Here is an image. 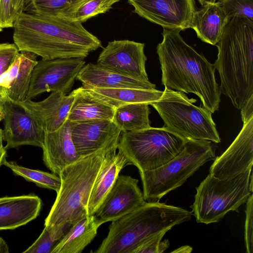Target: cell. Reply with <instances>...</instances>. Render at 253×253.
<instances>
[{
	"instance_id": "obj_21",
	"label": "cell",
	"mask_w": 253,
	"mask_h": 253,
	"mask_svg": "<svg viewBox=\"0 0 253 253\" xmlns=\"http://www.w3.org/2000/svg\"><path fill=\"white\" fill-rule=\"evenodd\" d=\"M76 80L82 83L84 88L156 89V85L150 81H139L91 63L84 65Z\"/></svg>"
},
{
	"instance_id": "obj_8",
	"label": "cell",
	"mask_w": 253,
	"mask_h": 253,
	"mask_svg": "<svg viewBox=\"0 0 253 253\" xmlns=\"http://www.w3.org/2000/svg\"><path fill=\"white\" fill-rule=\"evenodd\" d=\"M196 102L183 92L165 87L161 98L149 105L158 112L165 126L180 137L220 142L212 113L203 106L194 105Z\"/></svg>"
},
{
	"instance_id": "obj_29",
	"label": "cell",
	"mask_w": 253,
	"mask_h": 253,
	"mask_svg": "<svg viewBox=\"0 0 253 253\" xmlns=\"http://www.w3.org/2000/svg\"><path fill=\"white\" fill-rule=\"evenodd\" d=\"M3 165L9 168L15 175L33 182L39 187L52 190L56 193L60 189V178L56 174L27 168L19 165L16 162L7 161L6 159Z\"/></svg>"
},
{
	"instance_id": "obj_19",
	"label": "cell",
	"mask_w": 253,
	"mask_h": 253,
	"mask_svg": "<svg viewBox=\"0 0 253 253\" xmlns=\"http://www.w3.org/2000/svg\"><path fill=\"white\" fill-rule=\"evenodd\" d=\"M42 206L34 194L0 197V230H13L36 218Z\"/></svg>"
},
{
	"instance_id": "obj_41",
	"label": "cell",
	"mask_w": 253,
	"mask_h": 253,
	"mask_svg": "<svg viewBox=\"0 0 253 253\" xmlns=\"http://www.w3.org/2000/svg\"><path fill=\"white\" fill-rule=\"evenodd\" d=\"M202 5L207 3H214L216 0H198Z\"/></svg>"
},
{
	"instance_id": "obj_42",
	"label": "cell",
	"mask_w": 253,
	"mask_h": 253,
	"mask_svg": "<svg viewBox=\"0 0 253 253\" xmlns=\"http://www.w3.org/2000/svg\"><path fill=\"white\" fill-rule=\"evenodd\" d=\"M0 111L3 112V100L1 98V97L0 96Z\"/></svg>"
},
{
	"instance_id": "obj_40",
	"label": "cell",
	"mask_w": 253,
	"mask_h": 253,
	"mask_svg": "<svg viewBox=\"0 0 253 253\" xmlns=\"http://www.w3.org/2000/svg\"><path fill=\"white\" fill-rule=\"evenodd\" d=\"M192 251V248L189 246H184L180 247L178 249H176L174 251L171 252V253H190Z\"/></svg>"
},
{
	"instance_id": "obj_36",
	"label": "cell",
	"mask_w": 253,
	"mask_h": 253,
	"mask_svg": "<svg viewBox=\"0 0 253 253\" xmlns=\"http://www.w3.org/2000/svg\"><path fill=\"white\" fill-rule=\"evenodd\" d=\"M19 52L14 43H0V76L12 65Z\"/></svg>"
},
{
	"instance_id": "obj_34",
	"label": "cell",
	"mask_w": 253,
	"mask_h": 253,
	"mask_svg": "<svg viewBox=\"0 0 253 253\" xmlns=\"http://www.w3.org/2000/svg\"><path fill=\"white\" fill-rule=\"evenodd\" d=\"M166 232L158 234L137 247L132 253H162L169 247L168 239L161 241Z\"/></svg>"
},
{
	"instance_id": "obj_16",
	"label": "cell",
	"mask_w": 253,
	"mask_h": 253,
	"mask_svg": "<svg viewBox=\"0 0 253 253\" xmlns=\"http://www.w3.org/2000/svg\"><path fill=\"white\" fill-rule=\"evenodd\" d=\"M253 165V118L244 123L236 138L220 156L216 157L210 173L219 179L236 176Z\"/></svg>"
},
{
	"instance_id": "obj_24",
	"label": "cell",
	"mask_w": 253,
	"mask_h": 253,
	"mask_svg": "<svg viewBox=\"0 0 253 253\" xmlns=\"http://www.w3.org/2000/svg\"><path fill=\"white\" fill-rule=\"evenodd\" d=\"M72 92L73 101L66 120L71 123L112 120L115 109L93 98L82 86Z\"/></svg>"
},
{
	"instance_id": "obj_7",
	"label": "cell",
	"mask_w": 253,
	"mask_h": 253,
	"mask_svg": "<svg viewBox=\"0 0 253 253\" xmlns=\"http://www.w3.org/2000/svg\"><path fill=\"white\" fill-rule=\"evenodd\" d=\"M252 167L226 179L209 174L196 187L194 201L190 206L197 222H217L229 211H237L253 191L250 185Z\"/></svg>"
},
{
	"instance_id": "obj_32",
	"label": "cell",
	"mask_w": 253,
	"mask_h": 253,
	"mask_svg": "<svg viewBox=\"0 0 253 253\" xmlns=\"http://www.w3.org/2000/svg\"><path fill=\"white\" fill-rule=\"evenodd\" d=\"M26 0H0V26L13 28L15 21L24 11Z\"/></svg>"
},
{
	"instance_id": "obj_45",
	"label": "cell",
	"mask_w": 253,
	"mask_h": 253,
	"mask_svg": "<svg viewBox=\"0 0 253 253\" xmlns=\"http://www.w3.org/2000/svg\"><path fill=\"white\" fill-rule=\"evenodd\" d=\"M2 31V29L0 26V32H1Z\"/></svg>"
},
{
	"instance_id": "obj_35",
	"label": "cell",
	"mask_w": 253,
	"mask_h": 253,
	"mask_svg": "<svg viewBox=\"0 0 253 253\" xmlns=\"http://www.w3.org/2000/svg\"><path fill=\"white\" fill-rule=\"evenodd\" d=\"M245 225V243L247 253H253V195L251 194L246 202Z\"/></svg>"
},
{
	"instance_id": "obj_2",
	"label": "cell",
	"mask_w": 253,
	"mask_h": 253,
	"mask_svg": "<svg viewBox=\"0 0 253 253\" xmlns=\"http://www.w3.org/2000/svg\"><path fill=\"white\" fill-rule=\"evenodd\" d=\"M180 32L163 28V41L157 46L162 83L167 88L195 94L203 107L213 113L218 110L221 95L213 64L188 45Z\"/></svg>"
},
{
	"instance_id": "obj_31",
	"label": "cell",
	"mask_w": 253,
	"mask_h": 253,
	"mask_svg": "<svg viewBox=\"0 0 253 253\" xmlns=\"http://www.w3.org/2000/svg\"><path fill=\"white\" fill-rule=\"evenodd\" d=\"M75 0H26L23 12L58 16L60 12Z\"/></svg>"
},
{
	"instance_id": "obj_18",
	"label": "cell",
	"mask_w": 253,
	"mask_h": 253,
	"mask_svg": "<svg viewBox=\"0 0 253 253\" xmlns=\"http://www.w3.org/2000/svg\"><path fill=\"white\" fill-rule=\"evenodd\" d=\"M73 101L69 95L52 91L45 99L35 102L26 98L19 104L35 118L44 132L57 129L66 121Z\"/></svg>"
},
{
	"instance_id": "obj_13",
	"label": "cell",
	"mask_w": 253,
	"mask_h": 253,
	"mask_svg": "<svg viewBox=\"0 0 253 253\" xmlns=\"http://www.w3.org/2000/svg\"><path fill=\"white\" fill-rule=\"evenodd\" d=\"M3 113L2 138L6 150L24 145L42 148L44 131L19 103L4 100Z\"/></svg>"
},
{
	"instance_id": "obj_23",
	"label": "cell",
	"mask_w": 253,
	"mask_h": 253,
	"mask_svg": "<svg viewBox=\"0 0 253 253\" xmlns=\"http://www.w3.org/2000/svg\"><path fill=\"white\" fill-rule=\"evenodd\" d=\"M83 88L96 100L115 109L132 103H147L149 104L159 100L163 93L157 89Z\"/></svg>"
},
{
	"instance_id": "obj_9",
	"label": "cell",
	"mask_w": 253,
	"mask_h": 253,
	"mask_svg": "<svg viewBox=\"0 0 253 253\" xmlns=\"http://www.w3.org/2000/svg\"><path fill=\"white\" fill-rule=\"evenodd\" d=\"M187 139L165 126L122 132L117 149L139 172L158 168L178 154Z\"/></svg>"
},
{
	"instance_id": "obj_12",
	"label": "cell",
	"mask_w": 253,
	"mask_h": 253,
	"mask_svg": "<svg viewBox=\"0 0 253 253\" xmlns=\"http://www.w3.org/2000/svg\"><path fill=\"white\" fill-rule=\"evenodd\" d=\"M134 12L167 29L190 28L196 10L194 0H127Z\"/></svg>"
},
{
	"instance_id": "obj_39",
	"label": "cell",
	"mask_w": 253,
	"mask_h": 253,
	"mask_svg": "<svg viewBox=\"0 0 253 253\" xmlns=\"http://www.w3.org/2000/svg\"><path fill=\"white\" fill-rule=\"evenodd\" d=\"M7 156L6 150L2 144L0 145V167L3 165Z\"/></svg>"
},
{
	"instance_id": "obj_43",
	"label": "cell",
	"mask_w": 253,
	"mask_h": 253,
	"mask_svg": "<svg viewBox=\"0 0 253 253\" xmlns=\"http://www.w3.org/2000/svg\"><path fill=\"white\" fill-rule=\"evenodd\" d=\"M2 129L0 128V145L2 144Z\"/></svg>"
},
{
	"instance_id": "obj_3",
	"label": "cell",
	"mask_w": 253,
	"mask_h": 253,
	"mask_svg": "<svg viewBox=\"0 0 253 253\" xmlns=\"http://www.w3.org/2000/svg\"><path fill=\"white\" fill-rule=\"evenodd\" d=\"M216 46L220 91L241 110L253 96V20L230 18Z\"/></svg>"
},
{
	"instance_id": "obj_4",
	"label": "cell",
	"mask_w": 253,
	"mask_h": 253,
	"mask_svg": "<svg viewBox=\"0 0 253 253\" xmlns=\"http://www.w3.org/2000/svg\"><path fill=\"white\" fill-rule=\"evenodd\" d=\"M192 215V211L159 201L145 202L112 221L107 236L93 253H132L146 240L189 221Z\"/></svg>"
},
{
	"instance_id": "obj_14",
	"label": "cell",
	"mask_w": 253,
	"mask_h": 253,
	"mask_svg": "<svg viewBox=\"0 0 253 253\" xmlns=\"http://www.w3.org/2000/svg\"><path fill=\"white\" fill-rule=\"evenodd\" d=\"M121 132L111 120L72 123V140L81 158L117 148Z\"/></svg>"
},
{
	"instance_id": "obj_11",
	"label": "cell",
	"mask_w": 253,
	"mask_h": 253,
	"mask_svg": "<svg viewBox=\"0 0 253 253\" xmlns=\"http://www.w3.org/2000/svg\"><path fill=\"white\" fill-rule=\"evenodd\" d=\"M145 44L128 40L108 42L100 52L97 64L135 79L149 81L146 71Z\"/></svg>"
},
{
	"instance_id": "obj_25",
	"label": "cell",
	"mask_w": 253,
	"mask_h": 253,
	"mask_svg": "<svg viewBox=\"0 0 253 253\" xmlns=\"http://www.w3.org/2000/svg\"><path fill=\"white\" fill-rule=\"evenodd\" d=\"M100 225L94 215H86L73 223L51 253H81L93 240Z\"/></svg>"
},
{
	"instance_id": "obj_22",
	"label": "cell",
	"mask_w": 253,
	"mask_h": 253,
	"mask_svg": "<svg viewBox=\"0 0 253 253\" xmlns=\"http://www.w3.org/2000/svg\"><path fill=\"white\" fill-rule=\"evenodd\" d=\"M229 19L218 1L207 3L195 10L190 28L201 41L216 45Z\"/></svg>"
},
{
	"instance_id": "obj_44",
	"label": "cell",
	"mask_w": 253,
	"mask_h": 253,
	"mask_svg": "<svg viewBox=\"0 0 253 253\" xmlns=\"http://www.w3.org/2000/svg\"><path fill=\"white\" fill-rule=\"evenodd\" d=\"M4 113L3 112L0 111V121L3 119Z\"/></svg>"
},
{
	"instance_id": "obj_30",
	"label": "cell",
	"mask_w": 253,
	"mask_h": 253,
	"mask_svg": "<svg viewBox=\"0 0 253 253\" xmlns=\"http://www.w3.org/2000/svg\"><path fill=\"white\" fill-rule=\"evenodd\" d=\"M72 223L65 222L51 226H44L42 233L35 242L23 253H51L56 245L64 236Z\"/></svg>"
},
{
	"instance_id": "obj_17",
	"label": "cell",
	"mask_w": 253,
	"mask_h": 253,
	"mask_svg": "<svg viewBox=\"0 0 253 253\" xmlns=\"http://www.w3.org/2000/svg\"><path fill=\"white\" fill-rule=\"evenodd\" d=\"M72 123L68 120L57 129L44 132L42 160L52 173L59 175L62 169L79 160L71 135Z\"/></svg>"
},
{
	"instance_id": "obj_28",
	"label": "cell",
	"mask_w": 253,
	"mask_h": 253,
	"mask_svg": "<svg viewBox=\"0 0 253 253\" xmlns=\"http://www.w3.org/2000/svg\"><path fill=\"white\" fill-rule=\"evenodd\" d=\"M120 0H75L63 9L57 16L85 22L91 17L110 10Z\"/></svg>"
},
{
	"instance_id": "obj_1",
	"label": "cell",
	"mask_w": 253,
	"mask_h": 253,
	"mask_svg": "<svg viewBox=\"0 0 253 253\" xmlns=\"http://www.w3.org/2000/svg\"><path fill=\"white\" fill-rule=\"evenodd\" d=\"M13 28L14 43L19 51L43 60L84 59L102 47L101 41L82 23L60 16L23 12Z\"/></svg>"
},
{
	"instance_id": "obj_15",
	"label": "cell",
	"mask_w": 253,
	"mask_h": 253,
	"mask_svg": "<svg viewBox=\"0 0 253 253\" xmlns=\"http://www.w3.org/2000/svg\"><path fill=\"white\" fill-rule=\"evenodd\" d=\"M138 182V179L129 175L118 176L113 187L94 214L100 226L121 218L145 202Z\"/></svg>"
},
{
	"instance_id": "obj_37",
	"label": "cell",
	"mask_w": 253,
	"mask_h": 253,
	"mask_svg": "<svg viewBox=\"0 0 253 253\" xmlns=\"http://www.w3.org/2000/svg\"><path fill=\"white\" fill-rule=\"evenodd\" d=\"M241 115L243 123L253 118V96L241 109Z\"/></svg>"
},
{
	"instance_id": "obj_20",
	"label": "cell",
	"mask_w": 253,
	"mask_h": 253,
	"mask_svg": "<svg viewBox=\"0 0 253 253\" xmlns=\"http://www.w3.org/2000/svg\"><path fill=\"white\" fill-rule=\"evenodd\" d=\"M117 148L106 153L95 178L88 204V214L94 215L114 185L121 170L130 164Z\"/></svg>"
},
{
	"instance_id": "obj_33",
	"label": "cell",
	"mask_w": 253,
	"mask_h": 253,
	"mask_svg": "<svg viewBox=\"0 0 253 253\" xmlns=\"http://www.w3.org/2000/svg\"><path fill=\"white\" fill-rule=\"evenodd\" d=\"M218 2L229 19L237 17L253 20V0H219Z\"/></svg>"
},
{
	"instance_id": "obj_38",
	"label": "cell",
	"mask_w": 253,
	"mask_h": 253,
	"mask_svg": "<svg viewBox=\"0 0 253 253\" xmlns=\"http://www.w3.org/2000/svg\"><path fill=\"white\" fill-rule=\"evenodd\" d=\"M9 253L8 245L2 237H0V253Z\"/></svg>"
},
{
	"instance_id": "obj_26",
	"label": "cell",
	"mask_w": 253,
	"mask_h": 253,
	"mask_svg": "<svg viewBox=\"0 0 253 253\" xmlns=\"http://www.w3.org/2000/svg\"><path fill=\"white\" fill-rule=\"evenodd\" d=\"M149 104L137 103L115 109L112 122L122 132L137 131L150 127Z\"/></svg>"
},
{
	"instance_id": "obj_27",
	"label": "cell",
	"mask_w": 253,
	"mask_h": 253,
	"mask_svg": "<svg viewBox=\"0 0 253 253\" xmlns=\"http://www.w3.org/2000/svg\"><path fill=\"white\" fill-rule=\"evenodd\" d=\"M20 61L4 100L19 103L27 98L33 69L38 63L37 55L20 51Z\"/></svg>"
},
{
	"instance_id": "obj_10",
	"label": "cell",
	"mask_w": 253,
	"mask_h": 253,
	"mask_svg": "<svg viewBox=\"0 0 253 253\" xmlns=\"http://www.w3.org/2000/svg\"><path fill=\"white\" fill-rule=\"evenodd\" d=\"M85 64L84 59L80 58L38 61L32 72L27 98L49 91L67 94Z\"/></svg>"
},
{
	"instance_id": "obj_5",
	"label": "cell",
	"mask_w": 253,
	"mask_h": 253,
	"mask_svg": "<svg viewBox=\"0 0 253 253\" xmlns=\"http://www.w3.org/2000/svg\"><path fill=\"white\" fill-rule=\"evenodd\" d=\"M105 154L100 152L82 157L62 169L58 175L60 187L44 226L73 224L88 215L89 199Z\"/></svg>"
},
{
	"instance_id": "obj_6",
	"label": "cell",
	"mask_w": 253,
	"mask_h": 253,
	"mask_svg": "<svg viewBox=\"0 0 253 253\" xmlns=\"http://www.w3.org/2000/svg\"><path fill=\"white\" fill-rule=\"evenodd\" d=\"M215 151L210 141L189 139L182 151L162 166L139 172L144 200L159 201L181 186L201 166L215 159Z\"/></svg>"
}]
</instances>
